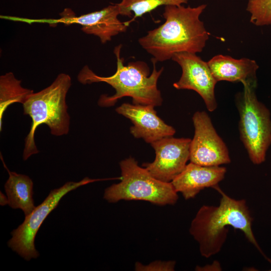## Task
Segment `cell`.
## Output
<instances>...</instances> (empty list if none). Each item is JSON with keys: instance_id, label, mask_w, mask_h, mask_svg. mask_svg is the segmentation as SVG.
Segmentation results:
<instances>
[{"instance_id": "20", "label": "cell", "mask_w": 271, "mask_h": 271, "mask_svg": "<svg viewBox=\"0 0 271 271\" xmlns=\"http://www.w3.org/2000/svg\"><path fill=\"white\" fill-rule=\"evenodd\" d=\"M197 270H221V267L219 262L214 261L213 264L207 265L205 266L200 267L197 266L196 267Z\"/></svg>"}, {"instance_id": "18", "label": "cell", "mask_w": 271, "mask_h": 271, "mask_svg": "<svg viewBox=\"0 0 271 271\" xmlns=\"http://www.w3.org/2000/svg\"><path fill=\"white\" fill-rule=\"evenodd\" d=\"M246 11L250 22L256 26L271 25V0H249Z\"/></svg>"}, {"instance_id": "4", "label": "cell", "mask_w": 271, "mask_h": 271, "mask_svg": "<svg viewBox=\"0 0 271 271\" xmlns=\"http://www.w3.org/2000/svg\"><path fill=\"white\" fill-rule=\"evenodd\" d=\"M71 85L70 76L60 73L50 85L32 93L22 104L24 114L32 119L30 130L25 140L24 161L39 152L35 144V134L41 124H46L51 133L55 136L68 133L70 117L66 98Z\"/></svg>"}, {"instance_id": "16", "label": "cell", "mask_w": 271, "mask_h": 271, "mask_svg": "<svg viewBox=\"0 0 271 271\" xmlns=\"http://www.w3.org/2000/svg\"><path fill=\"white\" fill-rule=\"evenodd\" d=\"M21 81L17 79L12 72L0 77V131L2 129L3 118L8 107L15 103H24L33 90L24 88Z\"/></svg>"}, {"instance_id": "5", "label": "cell", "mask_w": 271, "mask_h": 271, "mask_svg": "<svg viewBox=\"0 0 271 271\" xmlns=\"http://www.w3.org/2000/svg\"><path fill=\"white\" fill-rule=\"evenodd\" d=\"M243 91L236 95L239 115L240 139L251 162L260 165L266 159L271 145V116L268 108L258 100L257 83H244Z\"/></svg>"}, {"instance_id": "11", "label": "cell", "mask_w": 271, "mask_h": 271, "mask_svg": "<svg viewBox=\"0 0 271 271\" xmlns=\"http://www.w3.org/2000/svg\"><path fill=\"white\" fill-rule=\"evenodd\" d=\"M61 21L66 24H78L85 33L98 37L102 44L111 41L112 37L125 32L128 26L118 18L119 10L113 4L90 13L76 17L71 9H66L60 14Z\"/></svg>"}, {"instance_id": "7", "label": "cell", "mask_w": 271, "mask_h": 271, "mask_svg": "<svg viewBox=\"0 0 271 271\" xmlns=\"http://www.w3.org/2000/svg\"><path fill=\"white\" fill-rule=\"evenodd\" d=\"M109 179H92L85 177L77 182H68L61 187L51 190L44 201L35 207L23 223L12 232L8 246L27 261L39 256L35 246L36 235L43 221L58 205L61 198L67 193L76 188L96 181Z\"/></svg>"}, {"instance_id": "13", "label": "cell", "mask_w": 271, "mask_h": 271, "mask_svg": "<svg viewBox=\"0 0 271 271\" xmlns=\"http://www.w3.org/2000/svg\"><path fill=\"white\" fill-rule=\"evenodd\" d=\"M225 167L204 166L190 162L172 182L177 193L186 199L194 198L205 188H214L225 177Z\"/></svg>"}, {"instance_id": "12", "label": "cell", "mask_w": 271, "mask_h": 271, "mask_svg": "<svg viewBox=\"0 0 271 271\" xmlns=\"http://www.w3.org/2000/svg\"><path fill=\"white\" fill-rule=\"evenodd\" d=\"M116 111L128 118L133 123L130 133L136 138H142L151 144L163 138L173 136L175 129L166 124L157 114L154 106L124 103Z\"/></svg>"}, {"instance_id": "10", "label": "cell", "mask_w": 271, "mask_h": 271, "mask_svg": "<svg viewBox=\"0 0 271 271\" xmlns=\"http://www.w3.org/2000/svg\"><path fill=\"white\" fill-rule=\"evenodd\" d=\"M191 140L166 137L151 144L156 157L152 163L143 164L154 177L171 182L184 169L189 160Z\"/></svg>"}, {"instance_id": "21", "label": "cell", "mask_w": 271, "mask_h": 271, "mask_svg": "<svg viewBox=\"0 0 271 271\" xmlns=\"http://www.w3.org/2000/svg\"><path fill=\"white\" fill-rule=\"evenodd\" d=\"M8 204V199L3 193L1 192V205L2 206Z\"/></svg>"}, {"instance_id": "1", "label": "cell", "mask_w": 271, "mask_h": 271, "mask_svg": "<svg viewBox=\"0 0 271 271\" xmlns=\"http://www.w3.org/2000/svg\"><path fill=\"white\" fill-rule=\"evenodd\" d=\"M206 7L165 6V23L140 38V45L157 62L172 59L178 53L201 52L210 35L199 18Z\"/></svg>"}, {"instance_id": "22", "label": "cell", "mask_w": 271, "mask_h": 271, "mask_svg": "<svg viewBox=\"0 0 271 271\" xmlns=\"http://www.w3.org/2000/svg\"><path fill=\"white\" fill-rule=\"evenodd\" d=\"M270 270L271 271V269Z\"/></svg>"}, {"instance_id": "9", "label": "cell", "mask_w": 271, "mask_h": 271, "mask_svg": "<svg viewBox=\"0 0 271 271\" xmlns=\"http://www.w3.org/2000/svg\"><path fill=\"white\" fill-rule=\"evenodd\" d=\"M181 67L182 73L179 80L173 84L177 89L192 90L203 99L210 112L217 107L215 87L218 82L213 76L207 62L196 54L178 53L171 59Z\"/></svg>"}, {"instance_id": "2", "label": "cell", "mask_w": 271, "mask_h": 271, "mask_svg": "<svg viewBox=\"0 0 271 271\" xmlns=\"http://www.w3.org/2000/svg\"><path fill=\"white\" fill-rule=\"evenodd\" d=\"M221 195L218 206L204 205L192 220L189 232L198 243L201 255L209 258L218 253L224 245L231 226L241 230L247 239L271 263L262 251L252 230L253 218L244 199L231 198L217 185L214 188Z\"/></svg>"}, {"instance_id": "15", "label": "cell", "mask_w": 271, "mask_h": 271, "mask_svg": "<svg viewBox=\"0 0 271 271\" xmlns=\"http://www.w3.org/2000/svg\"><path fill=\"white\" fill-rule=\"evenodd\" d=\"M9 177L5 183V189L8 199V204L13 209H21L25 216L31 214L35 208L33 199V183L28 176L10 171L6 166Z\"/></svg>"}, {"instance_id": "6", "label": "cell", "mask_w": 271, "mask_h": 271, "mask_svg": "<svg viewBox=\"0 0 271 271\" xmlns=\"http://www.w3.org/2000/svg\"><path fill=\"white\" fill-rule=\"evenodd\" d=\"M120 182L105 189L103 198L110 203L124 200H143L164 206L174 205L178 193L171 182H165L154 177L137 161L129 157L119 163Z\"/></svg>"}, {"instance_id": "17", "label": "cell", "mask_w": 271, "mask_h": 271, "mask_svg": "<svg viewBox=\"0 0 271 271\" xmlns=\"http://www.w3.org/2000/svg\"><path fill=\"white\" fill-rule=\"evenodd\" d=\"M189 0H121L116 4L119 10V15L132 19L126 22L127 25L147 13H150L162 6H179L187 4Z\"/></svg>"}, {"instance_id": "8", "label": "cell", "mask_w": 271, "mask_h": 271, "mask_svg": "<svg viewBox=\"0 0 271 271\" xmlns=\"http://www.w3.org/2000/svg\"><path fill=\"white\" fill-rule=\"evenodd\" d=\"M192 120L195 128L190 150V162L204 166H219L231 162L228 149L204 111H196Z\"/></svg>"}, {"instance_id": "14", "label": "cell", "mask_w": 271, "mask_h": 271, "mask_svg": "<svg viewBox=\"0 0 271 271\" xmlns=\"http://www.w3.org/2000/svg\"><path fill=\"white\" fill-rule=\"evenodd\" d=\"M207 63L217 82L257 83L256 72L259 66L253 60L247 58L236 59L229 56L217 55Z\"/></svg>"}, {"instance_id": "3", "label": "cell", "mask_w": 271, "mask_h": 271, "mask_svg": "<svg viewBox=\"0 0 271 271\" xmlns=\"http://www.w3.org/2000/svg\"><path fill=\"white\" fill-rule=\"evenodd\" d=\"M121 45L114 48V53L117 60L115 73L108 77H102L94 73L88 66H85L79 72L77 79L83 84L95 82H105L115 90L114 94L108 96L101 95L98 104L108 107L114 105L122 97L132 98L134 104L149 105L154 107L162 104L163 99L157 87V82L164 70L156 68L157 61L153 58V70L150 74L147 64L143 61L131 62L124 66L123 59L120 57Z\"/></svg>"}, {"instance_id": "19", "label": "cell", "mask_w": 271, "mask_h": 271, "mask_svg": "<svg viewBox=\"0 0 271 271\" xmlns=\"http://www.w3.org/2000/svg\"><path fill=\"white\" fill-rule=\"evenodd\" d=\"M175 261H154L148 264H143L136 262L135 270L137 271H173L174 270Z\"/></svg>"}]
</instances>
